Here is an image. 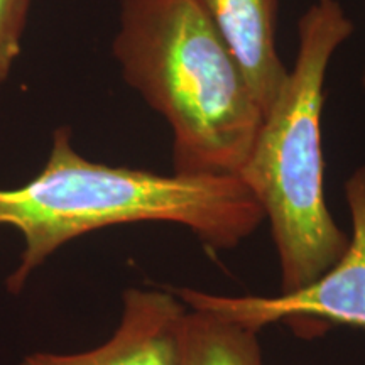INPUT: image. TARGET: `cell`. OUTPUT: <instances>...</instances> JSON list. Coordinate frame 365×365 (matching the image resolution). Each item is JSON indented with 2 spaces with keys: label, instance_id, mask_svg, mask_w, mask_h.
Here are the masks:
<instances>
[{
  "label": "cell",
  "instance_id": "obj_1",
  "mask_svg": "<svg viewBox=\"0 0 365 365\" xmlns=\"http://www.w3.org/2000/svg\"><path fill=\"white\" fill-rule=\"evenodd\" d=\"M140 222L175 223L210 250H230L266 220L240 178L95 163L75 149L70 127H59L43 171L19 188L0 190V225L24 237L19 266L6 281L9 293H19L36 269L76 237Z\"/></svg>",
  "mask_w": 365,
  "mask_h": 365
},
{
  "label": "cell",
  "instance_id": "obj_2",
  "mask_svg": "<svg viewBox=\"0 0 365 365\" xmlns=\"http://www.w3.org/2000/svg\"><path fill=\"white\" fill-rule=\"evenodd\" d=\"M112 51L125 83L170 124L175 173L239 176L264 110L191 0H122Z\"/></svg>",
  "mask_w": 365,
  "mask_h": 365
},
{
  "label": "cell",
  "instance_id": "obj_3",
  "mask_svg": "<svg viewBox=\"0 0 365 365\" xmlns=\"http://www.w3.org/2000/svg\"><path fill=\"white\" fill-rule=\"evenodd\" d=\"M354 29L339 0H317L301 16L294 65L237 176L271 227L281 293L301 289L327 272L350 240L327 205L322 112L328 66Z\"/></svg>",
  "mask_w": 365,
  "mask_h": 365
},
{
  "label": "cell",
  "instance_id": "obj_4",
  "mask_svg": "<svg viewBox=\"0 0 365 365\" xmlns=\"http://www.w3.org/2000/svg\"><path fill=\"white\" fill-rule=\"evenodd\" d=\"M350 240L333 266L308 286L279 296H223L193 287L173 289L186 308L207 309L261 331L279 322H307L365 330V164L345 181Z\"/></svg>",
  "mask_w": 365,
  "mask_h": 365
},
{
  "label": "cell",
  "instance_id": "obj_5",
  "mask_svg": "<svg viewBox=\"0 0 365 365\" xmlns=\"http://www.w3.org/2000/svg\"><path fill=\"white\" fill-rule=\"evenodd\" d=\"M185 313L175 291L129 287L118 327L102 345L76 354L34 352L19 365H176Z\"/></svg>",
  "mask_w": 365,
  "mask_h": 365
},
{
  "label": "cell",
  "instance_id": "obj_6",
  "mask_svg": "<svg viewBox=\"0 0 365 365\" xmlns=\"http://www.w3.org/2000/svg\"><path fill=\"white\" fill-rule=\"evenodd\" d=\"M234 54L264 113L287 76L276 46L279 0H191Z\"/></svg>",
  "mask_w": 365,
  "mask_h": 365
},
{
  "label": "cell",
  "instance_id": "obj_7",
  "mask_svg": "<svg viewBox=\"0 0 365 365\" xmlns=\"http://www.w3.org/2000/svg\"><path fill=\"white\" fill-rule=\"evenodd\" d=\"M259 333L207 309L186 308L176 365H266Z\"/></svg>",
  "mask_w": 365,
  "mask_h": 365
},
{
  "label": "cell",
  "instance_id": "obj_8",
  "mask_svg": "<svg viewBox=\"0 0 365 365\" xmlns=\"http://www.w3.org/2000/svg\"><path fill=\"white\" fill-rule=\"evenodd\" d=\"M31 0H0V83L7 80L21 53Z\"/></svg>",
  "mask_w": 365,
  "mask_h": 365
},
{
  "label": "cell",
  "instance_id": "obj_9",
  "mask_svg": "<svg viewBox=\"0 0 365 365\" xmlns=\"http://www.w3.org/2000/svg\"><path fill=\"white\" fill-rule=\"evenodd\" d=\"M362 86H364V90H365V68H364V75H362Z\"/></svg>",
  "mask_w": 365,
  "mask_h": 365
}]
</instances>
